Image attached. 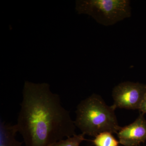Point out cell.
<instances>
[{
	"mask_svg": "<svg viewBox=\"0 0 146 146\" xmlns=\"http://www.w3.org/2000/svg\"><path fill=\"white\" fill-rule=\"evenodd\" d=\"M16 125L25 146H50L76 134L70 112L46 83L25 82Z\"/></svg>",
	"mask_w": 146,
	"mask_h": 146,
	"instance_id": "obj_1",
	"label": "cell"
},
{
	"mask_svg": "<svg viewBox=\"0 0 146 146\" xmlns=\"http://www.w3.org/2000/svg\"><path fill=\"white\" fill-rule=\"evenodd\" d=\"M115 109L113 105H108L99 95L93 94L77 106L75 124L85 135L95 137L104 132L117 133L121 127Z\"/></svg>",
	"mask_w": 146,
	"mask_h": 146,
	"instance_id": "obj_2",
	"label": "cell"
},
{
	"mask_svg": "<svg viewBox=\"0 0 146 146\" xmlns=\"http://www.w3.org/2000/svg\"><path fill=\"white\" fill-rule=\"evenodd\" d=\"M79 14L89 15L105 26L113 25L131 16L129 0H79L76 2Z\"/></svg>",
	"mask_w": 146,
	"mask_h": 146,
	"instance_id": "obj_3",
	"label": "cell"
},
{
	"mask_svg": "<svg viewBox=\"0 0 146 146\" xmlns=\"http://www.w3.org/2000/svg\"><path fill=\"white\" fill-rule=\"evenodd\" d=\"M146 94V84L126 81L115 86L112 91L115 108L139 109Z\"/></svg>",
	"mask_w": 146,
	"mask_h": 146,
	"instance_id": "obj_4",
	"label": "cell"
},
{
	"mask_svg": "<svg viewBox=\"0 0 146 146\" xmlns=\"http://www.w3.org/2000/svg\"><path fill=\"white\" fill-rule=\"evenodd\" d=\"M143 113L130 124L121 127L117 134L120 144L125 146H136L146 141V120Z\"/></svg>",
	"mask_w": 146,
	"mask_h": 146,
	"instance_id": "obj_5",
	"label": "cell"
},
{
	"mask_svg": "<svg viewBox=\"0 0 146 146\" xmlns=\"http://www.w3.org/2000/svg\"><path fill=\"white\" fill-rule=\"evenodd\" d=\"M18 132L16 125L0 123V146H22V143L16 138Z\"/></svg>",
	"mask_w": 146,
	"mask_h": 146,
	"instance_id": "obj_6",
	"label": "cell"
},
{
	"mask_svg": "<svg viewBox=\"0 0 146 146\" xmlns=\"http://www.w3.org/2000/svg\"><path fill=\"white\" fill-rule=\"evenodd\" d=\"M112 133L102 132L95 136L92 141L95 146H118L119 142L113 136Z\"/></svg>",
	"mask_w": 146,
	"mask_h": 146,
	"instance_id": "obj_7",
	"label": "cell"
},
{
	"mask_svg": "<svg viewBox=\"0 0 146 146\" xmlns=\"http://www.w3.org/2000/svg\"><path fill=\"white\" fill-rule=\"evenodd\" d=\"M83 133L71 136L54 143L50 146H80L82 142L85 140Z\"/></svg>",
	"mask_w": 146,
	"mask_h": 146,
	"instance_id": "obj_8",
	"label": "cell"
},
{
	"mask_svg": "<svg viewBox=\"0 0 146 146\" xmlns=\"http://www.w3.org/2000/svg\"><path fill=\"white\" fill-rule=\"evenodd\" d=\"M139 110L143 114H146V94L141 103Z\"/></svg>",
	"mask_w": 146,
	"mask_h": 146,
	"instance_id": "obj_9",
	"label": "cell"
}]
</instances>
